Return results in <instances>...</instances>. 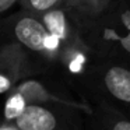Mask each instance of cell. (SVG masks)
I'll list each match as a JSON object with an SVG mask.
<instances>
[{
    "mask_svg": "<svg viewBox=\"0 0 130 130\" xmlns=\"http://www.w3.org/2000/svg\"><path fill=\"white\" fill-rule=\"evenodd\" d=\"M13 91L21 94L25 99L27 105H51V106H64L80 112L88 113L91 112V106L88 104L73 98L70 94L63 90H57L55 85H51L45 81L35 78L34 76L23 80Z\"/></svg>",
    "mask_w": 130,
    "mask_h": 130,
    "instance_id": "52a82bcc",
    "label": "cell"
},
{
    "mask_svg": "<svg viewBox=\"0 0 130 130\" xmlns=\"http://www.w3.org/2000/svg\"><path fill=\"white\" fill-rule=\"evenodd\" d=\"M0 32H7L9 42L17 43L29 55L46 63H57L64 56V48L57 38L51 35L35 14L21 10L0 23Z\"/></svg>",
    "mask_w": 130,
    "mask_h": 130,
    "instance_id": "3957f363",
    "label": "cell"
},
{
    "mask_svg": "<svg viewBox=\"0 0 130 130\" xmlns=\"http://www.w3.org/2000/svg\"><path fill=\"white\" fill-rule=\"evenodd\" d=\"M32 56L13 42L0 43V95L9 94L28 77L37 76L39 69Z\"/></svg>",
    "mask_w": 130,
    "mask_h": 130,
    "instance_id": "8992f818",
    "label": "cell"
},
{
    "mask_svg": "<svg viewBox=\"0 0 130 130\" xmlns=\"http://www.w3.org/2000/svg\"><path fill=\"white\" fill-rule=\"evenodd\" d=\"M11 124L15 130H81V112L64 106L27 105Z\"/></svg>",
    "mask_w": 130,
    "mask_h": 130,
    "instance_id": "277c9868",
    "label": "cell"
},
{
    "mask_svg": "<svg viewBox=\"0 0 130 130\" xmlns=\"http://www.w3.org/2000/svg\"><path fill=\"white\" fill-rule=\"evenodd\" d=\"M81 78L95 99L130 119V64L94 57Z\"/></svg>",
    "mask_w": 130,
    "mask_h": 130,
    "instance_id": "7a4b0ae2",
    "label": "cell"
},
{
    "mask_svg": "<svg viewBox=\"0 0 130 130\" xmlns=\"http://www.w3.org/2000/svg\"><path fill=\"white\" fill-rule=\"evenodd\" d=\"M110 2H112V0H81L80 10L77 13H78V15L83 18L92 17L96 13L101 11L106 4H109Z\"/></svg>",
    "mask_w": 130,
    "mask_h": 130,
    "instance_id": "8fae6325",
    "label": "cell"
},
{
    "mask_svg": "<svg viewBox=\"0 0 130 130\" xmlns=\"http://www.w3.org/2000/svg\"><path fill=\"white\" fill-rule=\"evenodd\" d=\"M15 3H18V0H0V23H2V18H3L4 13H7L10 9L15 6Z\"/></svg>",
    "mask_w": 130,
    "mask_h": 130,
    "instance_id": "7c38bea8",
    "label": "cell"
},
{
    "mask_svg": "<svg viewBox=\"0 0 130 130\" xmlns=\"http://www.w3.org/2000/svg\"><path fill=\"white\" fill-rule=\"evenodd\" d=\"M0 130H15V129L11 126V124H7V123H6V126H4L3 129H0Z\"/></svg>",
    "mask_w": 130,
    "mask_h": 130,
    "instance_id": "5bb4252c",
    "label": "cell"
},
{
    "mask_svg": "<svg viewBox=\"0 0 130 130\" xmlns=\"http://www.w3.org/2000/svg\"><path fill=\"white\" fill-rule=\"evenodd\" d=\"M37 17L43 24L46 31L51 35H53L55 38H57L63 45L66 51L63 59L67 55H70L71 52L90 49L83 39L81 20H80V15L76 10L62 6L53 10H49L46 13H42ZM63 59L60 60V63L63 62Z\"/></svg>",
    "mask_w": 130,
    "mask_h": 130,
    "instance_id": "5b68a950",
    "label": "cell"
},
{
    "mask_svg": "<svg viewBox=\"0 0 130 130\" xmlns=\"http://www.w3.org/2000/svg\"><path fill=\"white\" fill-rule=\"evenodd\" d=\"M80 3H81V0H64V6L70 7V9L76 10V11L80 10Z\"/></svg>",
    "mask_w": 130,
    "mask_h": 130,
    "instance_id": "4fadbf2b",
    "label": "cell"
},
{
    "mask_svg": "<svg viewBox=\"0 0 130 130\" xmlns=\"http://www.w3.org/2000/svg\"><path fill=\"white\" fill-rule=\"evenodd\" d=\"M27 102L21 96V94L11 91L7 94V98L4 101V109H3V120L4 123H11L25 109Z\"/></svg>",
    "mask_w": 130,
    "mask_h": 130,
    "instance_id": "9c48e42d",
    "label": "cell"
},
{
    "mask_svg": "<svg viewBox=\"0 0 130 130\" xmlns=\"http://www.w3.org/2000/svg\"><path fill=\"white\" fill-rule=\"evenodd\" d=\"M21 10L31 14L39 15L56 7L64 6V0H18Z\"/></svg>",
    "mask_w": 130,
    "mask_h": 130,
    "instance_id": "30bf717a",
    "label": "cell"
},
{
    "mask_svg": "<svg viewBox=\"0 0 130 130\" xmlns=\"http://www.w3.org/2000/svg\"><path fill=\"white\" fill-rule=\"evenodd\" d=\"M80 20L94 56L130 64V0H112L95 15Z\"/></svg>",
    "mask_w": 130,
    "mask_h": 130,
    "instance_id": "6da1fadb",
    "label": "cell"
},
{
    "mask_svg": "<svg viewBox=\"0 0 130 130\" xmlns=\"http://www.w3.org/2000/svg\"><path fill=\"white\" fill-rule=\"evenodd\" d=\"M95 104L90 105L88 113V130H130V119L101 99H95Z\"/></svg>",
    "mask_w": 130,
    "mask_h": 130,
    "instance_id": "ba28073f",
    "label": "cell"
}]
</instances>
